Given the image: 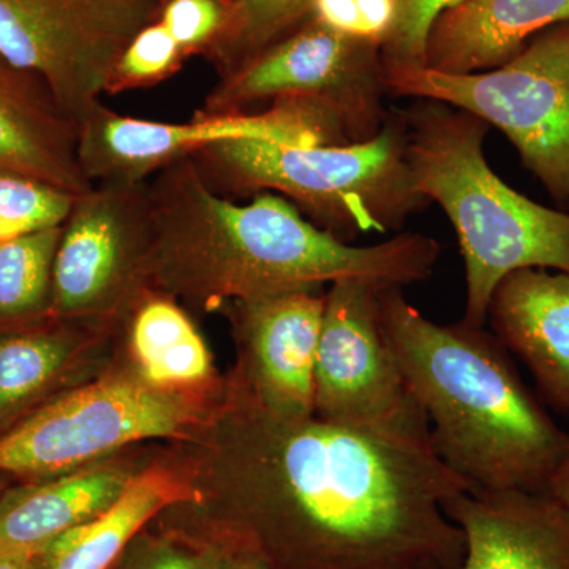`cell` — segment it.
Segmentation results:
<instances>
[{
    "label": "cell",
    "mask_w": 569,
    "mask_h": 569,
    "mask_svg": "<svg viewBox=\"0 0 569 569\" xmlns=\"http://www.w3.org/2000/svg\"><path fill=\"white\" fill-rule=\"evenodd\" d=\"M167 445L190 497L152 520L159 529L271 569H459L466 557L445 503L475 488L430 438L276 417L227 372L212 418Z\"/></svg>",
    "instance_id": "1"
},
{
    "label": "cell",
    "mask_w": 569,
    "mask_h": 569,
    "mask_svg": "<svg viewBox=\"0 0 569 569\" xmlns=\"http://www.w3.org/2000/svg\"><path fill=\"white\" fill-rule=\"evenodd\" d=\"M148 187L151 288L206 316L234 301L323 291L342 280L406 288L430 279L441 253L436 239L408 231L351 244L277 193L236 203L213 192L190 159L163 168Z\"/></svg>",
    "instance_id": "2"
},
{
    "label": "cell",
    "mask_w": 569,
    "mask_h": 569,
    "mask_svg": "<svg viewBox=\"0 0 569 569\" xmlns=\"http://www.w3.org/2000/svg\"><path fill=\"white\" fill-rule=\"evenodd\" d=\"M378 320L441 462L475 490L548 492L569 433L527 387L500 340L462 321L429 320L403 288L378 293Z\"/></svg>",
    "instance_id": "3"
},
{
    "label": "cell",
    "mask_w": 569,
    "mask_h": 569,
    "mask_svg": "<svg viewBox=\"0 0 569 569\" xmlns=\"http://www.w3.org/2000/svg\"><path fill=\"white\" fill-rule=\"evenodd\" d=\"M402 111L415 187L455 228L466 268L462 323L488 325L489 302L505 277L539 268L569 274V212L530 200L490 168V127L437 100Z\"/></svg>",
    "instance_id": "4"
},
{
    "label": "cell",
    "mask_w": 569,
    "mask_h": 569,
    "mask_svg": "<svg viewBox=\"0 0 569 569\" xmlns=\"http://www.w3.org/2000/svg\"><path fill=\"white\" fill-rule=\"evenodd\" d=\"M402 111L389 112L383 129L350 144H283L236 140L187 157L213 192L252 198L271 192L293 203L310 222L355 244L366 234L402 233L427 208L406 156Z\"/></svg>",
    "instance_id": "5"
},
{
    "label": "cell",
    "mask_w": 569,
    "mask_h": 569,
    "mask_svg": "<svg viewBox=\"0 0 569 569\" xmlns=\"http://www.w3.org/2000/svg\"><path fill=\"white\" fill-rule=\"evenodd\" d=\"M227 392L168 391L146 383L121 356L88 383L54 397L0 433V473L20 482L66 473L148 443L189 441Z\"/></svg>",
    "instance_id": "6"
},
{
    "label": "cell",
    "mask_w": 569,
    "mask_h": 569,
    "mask_svg": "<svg viewBox=\"0 0 569 569\" xmlns=\"http://www.w3.org/2000/svg\"><path fill=\"white\" fill-rule=\"evenodd\" d=\"M389 97L437 100L511 141L523 167L569 212V21L539 32L511 61L478 73L385 70Z\"/></svg>",
    "instance_id": "7"
},
{
    "label": "cell",
    "mask_w": 569,
    "mask_h": 569,
    "mask_svg": "<svg viewBox=\"0 0 569 569\" xmlns=\"http://www.w3.org/2000/svg\"><path fill=\"white\" fill-rule=\"evenodd\" d=\"M380 44L340 36L310 18L249 61L222 74L203 114L252 111L258 104L309 100L347 123L356 142L376 137L389 112Z\"/></svg>",
    "instance_id": "8"
},
{
    "label": "cell",
    "mask_w": 569,
    "mask_h": 569,
    "mask_svg": "<svg viewBox=\"0 0 569 569\" xmlns=\"http://www.w3.org/2000/svg\"><path fill=\"white\" fill-rule=\"evenodd\" d=\"M162 0H0V56L39 78L80 126L127 44L159 21Z\"/></svg>",
    "instance_id": "9"
},
{
    "label": "cell",
    "mask_w": 569,
    "mask_h": 569,
    "mask_svg": "<svg viewBox=\"0 0 569 569\" xmlns=\"http://www.w3.org/2000/svg\"><path fill=\"white\" fill-rule=\"evenodd\" d=\"M236 140L305 146L356 142L337 112L309 100H283L261 111L198 112L187 122L130 118L100 102L78 126V157L93 183L142 182L209 146Z\"/></svg>",
    "instance_id": "10"
},
{
    "label": "cell",
    "mask_w": 569,
    "mask_h": 569,
    "mask_svg": "<svg viewBox=\"0 0 569 569\" xmlns=\"http://www.w3.org/2000/svg\"><path fill=\"white\" fill-rule=\"evenodd\" d=\"M151 246L148 181L93 183L62 224L50 317L121 328L151 290Z\"/></svg>",
    "instance_id": "11"
},
{
    "label": "cell",
    "mask_w": 569,
    "mask_h": 569,
    "mask_svg": "<svg viewBox=\"0 0 569 569\" xmlns=\"http://www.w3.org/2000/svg\"><path fill=\"white\" fill-rule=\"evenodd\" d=\"M387 288L342 280L325 291L313 372V415L335 425L430 438L378 320Z\"/></svg>",
    "instance_id": "12"
},
{
    "label": "cell",
    "mask_w": 569,
    "mask_h": 569,
    "mask_svg": "<svg viewBox=\"0 0 569 569\" xmlns=\"http://www.w3.org/2000/svg\"><path fill=\"white\" fill-rule=\"evenodd\" d=\"M220 313L230 321L236 347L228 372L254 402L276 417H312L325 291L244 299Z\"/></svg>",
    "instance_id": "13"
},
{
    "label": "cell",
    "mask_w": 569,
    "mask_h": 569,
    "mask_svg": "<svg viewBox=\"0 0 569 569\" xmlns=\"http://www.w3.org/2000/svg\"><path fill=\"white\" fill-rule=\"evenodd\" d=\"M121 328L48 317L0 335V433L100 376Z\"/></svg>",
    "instance_id": "14"
},
{
    "label": "cell",
    "mask_w": 569,
    "mask_h": 569,
    "mask_svg": "<svg viewBox=\"0 0 569 569\" xmlns=\"http://www.w3.org/2000/svg\"><path fill=\"white\" fill-rule=\"evenodd\" d=\"M445 512L466 538L459 569H569V515L548 492L471 490Z\"/></svg>",
    "instance_id": "15"
},
{
    "label": "cell",
    "mask_w": 569,
    "mask_h": 569,
    "mask_svg": "<svg viewBox=\"0 0 569 569\" xmlns=\"http://www.w3.org/2000/svg\"><path fill=\"white\" fill-rule=\"evenodd\" d=\"M157 445H137L66 473L10 486L0 497V546L37 550L111 508Z\"/></svg>",
    "instance_id": "16"
},
{
    "label": "cell",
    "mask_w": 569,
    "mask_h": 569,
    "mask_svg": "<svg viewBox=\"0 0 569 569\" xmlns=\"http://www.w3.org/2000/svg\"><path fill=\"white\" fill-rule=\"evenodd\" d=\"M488 323L533 377L539 397L569 418V274L527 268L501 280Z\"/></svg>",
    "instance_id": "17"
},
{
    "label": "cell",
    "mask_w": 569,
    "mask_h": 569,
    "mask_svg": "<svg viewBox=\"0 0 569 569\" xmlns=\"http://www.w3.org/2000/svg\"><path fill=\"white\" fill-rule=\"evenodd\" d=\"M0 170L73 194L91 190L78 157V127L47 86L0 56Z\"/></svg>",
    "instance_id": "18"
},
{
    "label": "cell",
    "mask_w": 569,
    "mask_h": 569,
    "mask_svg": "<svg viewBox=\"0 0 569 569\" xmlns=\"http://www.w3.org/2000/svg\"><path fill=\"white\" fill-rule=\"evenodd\" d=\"M567 21L569 0H462L433 22L426 67L455 74L497 69Z\"/></svg>",
    "instance_id": "19"
},
{
    "label": "cell",
    "mask_w": 569,
    "mask_h": 569,
    "mask_svg": "<svg viewBox=\"0 0 569 569\" xmlns=\"http://www.w3.org/2000/svg\"><path fill=\"white\" fill-rule=\"evenodd\" d=\"M189 497L186 468L167 443H159L111 508L37 550L31 569H112L130 541L164 508Z\"/></svg>",
    "instance_id": "20"
},
{
    "label": "cell",
    "mask_w": 569,
    "mask_h": 569,
    "mask_svg": "<svg viewBox=\"0 0 569 569\" xmlns=\"http://www.w3.org/2000/svg\"><path fill=\"white\" fill-rule=\"evenodd\" d=\"M116 353L146 383L168 391H203L224 381L189 309L152 288L127 313Z\"/></svg>",
    "instance_id": "21"
},
{
    "label": "cell",
    "mask_w": 569,
    "mask_h": 569,
    "mask_svg": "<svg viewBox=\"0 0 569 569\" xmlns=\"http://www.w3.org/2000/svg\"><path fill=\"white\" fill-rule=\"evenodd\" d=\"M61 230L0 242V335L50 317L52 264Z\"/></svg>",
    "instance_id": "22"
},
{
    "label": "cell",
    "mask_w": 569,
    "mask_h": 569,
    "mask_svg": "<svg viewBox=\"0 0 569 569\" xmlns=\"http://www.w3.org/2000/svg\"><path fill=\"white\" fill-rule=\"evenodd\" d=\"M313 0H223V20L203 56L220 77L312 18Z\"/></svg>",
    "instance_id": "23"
},
{
    "label": "cell",
    "mask_w": 569,
    "mask_h": 569,
    "mask_svg": "<svg viewBox=\"0 0 569 569\" xmlns=\"http://www.w3.org/2000/svg\"><path fill=\"white\" fill-rule=\"evenodd\" d=\"M78 194L0 170V242L62 227Z\"/></svg>",
    "instance_id": "24"
},
{
    "label": "cell",
    "mask_w": 569,
    "mask_h": 569,
    "mask_svg": "<svg viewBox=\"0 0 569 569\" xmlns=\"http://www.w3.org/2000/svg\"><path fill=\"white\" fill-rule=\"evenodd\" d=\"M233 561L230 550L149 523L112 569H231Z\"/></svg>",
    "instance_id": "25"
},
{
    "label": "cell",
    "mask_w": 569,
    "mask_h": 569,
    "mask_svg": "<svg viewBox=\"0 0 569 569\" xmlns=\"http://www.w3.org/2000/svg\"><path fill=\"white\" fill-rule=\"evenodd\" d=\"M186 59V52L162 22H152L127 44L112 71L107 93L152 88L174 74Z\"/></svg>",
    "instance_id": "26"
},
{
    "label": "cell",
    "mask_w": 569,
    "mask_h": 569,
    "mask_svg": "<svg viewBox=\"0 0 569 569\" xmlns=\"http://www.w3.org/2000/svg\"><path fill=\"white\" fill-rule=\"evenodd\" d=\"M462 0H396L395 31L381 47L385 70L426 67V47L433 22Z\"/></svg>",
    "instance_id": "27"
},
{
    "label": "cell",
    "mask_w": 569,
    "mask_h": 569,
    "mask_svg": "<svg viewBox=\"0 0 569 569\" xmlns=\"http://www.w3.org/2000/svg\"><path fill=\"white\" fill-rule=\"evenodd\" d=\"M312 18L340 36L383 47L395 31L396 0H313Z\"/></svg>",
    "instance_id": "28"
},
{
    "label": "cell",
    "mask_w": 569,
    "mask_h": 569,
    "mask_svg": "<svg viewBox=\"0 0 569 569\" xmlns=\"http://www.w3.org/2000/svg\"><path fill=\"white\" fill-rule=\"evenodd\" d=\"M222 20L223 0H163L159 17L187 58L203 54Z\"/></svg>",
    "instance_id": "29"
},
{
    "label": "cell",
    "mask_w": 569,
    "mask_h": 569,
    "mask_svg": "<svg viewBox=\"0 0 569 569\" xmlns=\"http://www.w3.org/2000/svg\"><path fill=\"white\" fill-rule=\"evenodd\" d=\"M548 493L550 497L556 498L561 507L567 509L569 515V443L567 455H565L560 467L557 468L556 475H553L552 481H550Z\"/></svg>",
    "instance_id": "30"
},
{
    "label": "cell",
    "mask_w": 569,
    "mask_h": 569,
    "mask_svg": "<svg viewBox=\"0 0 569 569\" xmlns=\"http://www.w3.org/2000/svg\"><path fill=\"white\" fill-rule=\"evenodd\" d=\"M32 550L10 549L0 546V569H31Z\"/></svg>",
    "instance_id": "31"
},
{
    "label": "cell",
    "mask_w": 569,
    "mask_h": 569,
    "mask_svg": "<svg viewBox=\"0 0 569 569\" xmlns=\"http://www.w3.org/2000/svg\"><path fill=\"white\" fill-rule=\"evenodd\" d=\"M231 569H271L263 560L250 553H234L233 568Z\"/></svg>",
    "instance_id": "32"
},
{
    "label": "cell",
    "mask_w": 569,
    "mask_h": 569,
    "mask_svg": "<svg viewBox=\"0 0 569 569\" xmlns=\"http://www.w3.org/2000/svg\"><path fill=\"white\" fill-rule=\"evenodd\" d=\"M10 479L9 475L0 473V497H2V493L10 488Z\"/></svg>",
    "instance_id": "33"
},
{
    "label": "cell",
    "mask_w": 569,
    "mask_h": 569,
    "mask_svg": "<svg viewBox=\"0 0 569 569\" xmlns=\"http://www.w3.org/2000/svg\"><path fill=\"white\" fill-rule=\"evenodd\" d=\"M162 2H163V0H162Z\"/></svg>",
    "instance_id": "34"
}]
</instances>
